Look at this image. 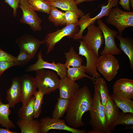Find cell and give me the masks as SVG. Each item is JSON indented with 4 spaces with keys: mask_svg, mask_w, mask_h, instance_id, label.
Wrapping results in <instances>:
<instances>
[{
    "mask_svg": "<svg viewBox=\"0 0 133 133\" xmlns=\"http://www.w3.org/2000/svg\"><path fill=\"white\" fill-rule=\"evenodd\" d=\"M92 98L91 92L86 86L79 88L69 99V104L65 117L68 125L74 128L84 126L83 116L91 108Z\"/></svg>",
    "mask_w": 133,
    "mask_h": 133,
    "instance_id": "obj_1",
    "label": "cell"
},
{
    "mask_svg": "<svg viewBox=\"0 0 133 133\" xmlns=\"http://www.w3.org/2000/svg\"><path fill=\"white\" fill-rule=\"evenodd\" d=\"M89 123L92 130L88 133H111L106 118L104 107L102 104L100 95L95 90L91 108L89 111Z\"/></svg>",
    "mask_w": 133,
    "mask_h": 133,
    "instance_id": "obj_2",
    "label": "cell"
},
{
    "mask_svg": "<svg viewBox=\"0 0 133 133\" xmlns=\"http://www.w3.org/2000/svg\"><path fill=\"white\" fill-rule=\"evenodd\" d=\"M35 71L34 80L36 86L44 95L49 94L58 88L60 79L55 73L44 69Z\"/></svg>",
    "mask_w": 133,
    "mask_h": 133,
    "instance_id": "obj_3",
    "label": "cell"
},
{
    "mask_svg": "<svg viewBox=\"0 0 133 133\" xmlns=\"http://www.w3.org/2000/svg\"><path fill=\"white\" fill-rule=\"evenodd\" d=\"M106 22L115 26L119 34L122 35L126 28L133 26V11H124L118 6L112 8L106 20Z\"/></svg>",
    "mask_w": 133,
    "mask_h": 133,
    "instance_id": "obj_4",
    "label": "cell"
},
{
    "mask_svg": "<svg viewBox=\"0 0 133 133\" xmlns=\"http://www.w3.org/2000/svg\"><path fill=\"white\" fill-rule=\"evenodd\" d=\"M81 22L80 19L76 23L66 26L61 29L47 33L43 40L44 43L47 47V54L53 50L56 44L63 37L67 36L73 38L80 30L79 25Z\"/></svg>",
    "mask_w": 133,
    "mask_h": 133,
    "instance_id": "obj_5",
    "label": "cell"
},
{
    "mask_svg": "<svg viewBox=\"0 0 133 133\" xmlns=\"http://www.w3.org/2000/svg\"><path fill=\"white\" fill-rule=\"evenodd\" d=\"M96 67L106 80L110 81L117 74L119 66L118 61L113 55H101L98 58Z\"/></svg>",
    "mask_w": 133,
    "mask_h": 133,
    "instance_id": "obj_6",
    "label": "cell"
},
{
    "mask_svg": "<svg viewBox=\"0 0 133 133\" xmlns=\"http://www.w3.org/2000/svg\"><path fill=\"white\" fill-rule=\"evenodd\" d=\"M19 3V7L22 12V17L19 20L20 23L29 25L33 31H41L42 20L28 0H20Z\"/></svg>",
    "mask_w": 133,
    "mask_h": 133,
    "instance_id": "obj_7",
    "label": "cell"
},
{
    "mask_svg": "<svg viewBox=\"0 0 133 133\" xmlns=\"http://www.w3.org/2000/svg\"><path fill=\"white\" fill-rule=\"evenodd\" d=\"M97 23L103 33L104 40V47L100 52L101 55L121 54V51L117 46L115 40V37L118 32L109 28L100 19L97 20Z\"/></svg>",
    "mask_w": 133,
    "mask_h": 133,
    "instance_id": "obj_8",
    "label": "cell"
},
{
    "mask_svg": "<svg viewBox=\"0 0 133 133\" xmlns=\"http://www.w3.org/2000/svg\"><path fill=\"white\" fill-rule=\"evenodd\" d=\"M79 42L80 44L79 47V54L84 56L86 59L85 73L92 76L95 81V79H97L100 76L96 67L97 63L99 56L83 40H80Z\"/></svg>",
    "mask_w": 133,
    "mask_h": 133,
    "instance_id": "obj_9",
    "label": "cell"
},
{
    "mask_svg": "<svg viewBox=\"0 0 133 133\" xmlns=\"http://www.w3.org/2000/svg\"><path fill=\"white\" fill-rule=\"evenodd\" d=\"M40 133H47L52 129L63 130L72 133H85L86 129L80 130L68 125L65 120L51 118L48 116L43 117L39 120Z\"/></svg>",
    "mask_w": 133,
    "mask_h": 133,
    "instance_id": "obj_10",
    "label": "cell"
},
{
    "mask_svg": "<svg viewBox=\"0 0 133 133\" xmlns=\"http://www.w3.org/2000/svg\"><path fill=\"white\" fill-rule=\"evenodd\" d=\"M87 28L86 34L83 36L82 40L99 56V50L104 42L103 33L99 27L94 23L91 24Z\"/></svg>",
    "mask_w": 133,
    "mask_h": 133,
    "instance_id": "obj_11",
    "label": "cell"
},
{
    "mask_svg": "<svg viewBox=\"0 0 133 133\" xmlns=\"http://www.w3.org/2000/svg\"><path fill=\"white\" fill-rule=\"evenodd\" d=\"M37 57V61L34 64L28 66L26 69V71H35L40 69H48L55 71L61 79L66 76L67 68L65 64L56 63L53 60L51 63L44 60L42 58L41 50L38 53Z\"/></svg>",
    "mask_w": 133,
    "mask_h": 133,
    "instance_id": "obj_12",
    "label": "cell"
},
{
    "mask_svg": "<svg viewBox=\"0 0 133 133\" xmlns=\"http://www.w3.org/2000/svg\"><path fill=\"white\" fill-rule=\"evenodd\" d=\"M15 43L18 46L20 50L26 52L33 59L39 47L44 43V42L35 38L31 34H24L16 39Z\"/></svg>",
    "mask_w": 133,
    "mask_h": 133,
    "instance_id": "obj_13",
    "label": "cell"
},
{
    "mask_svg": "<svg viewBox=\"0 0 133 133\" xmlns=\"http://www.w3.org/2000/svg\"><path fill=\"white\" fill-rule=\"evenodd\" d=\"M21 100L22 106L26 103L36 93V87L34 78L30 75L24 74L20 77Z\"/></svg>",
    "mask_w": 133,
    "mask_h": 133,
    "instance_id": "obj_14",
    "label": "cell"
},
{
    "mask_svg": "<svg viewBox=\"0 0 133 133\" xmlns=\"http://www.w3.org/2000/svg\"><path fill=\"white\" fill-rule=\"evenodd\" d=\"M115 96L131 99H133V80L122 78L116 81L113 87Z\"/></svg>",
    "mask_w": 133,
    "mask_h": 133,
    "instance_id": "obj_15",
    "label": "cell"
},
{
    "mask_svg": "<svg viewBox=\"0 0 133 133\" xmlns=\"http://www.w3.org/2000/svg\"><path fill=\"white\" fill-rule=\"evenodd\" d=\"M6 100L11 108L15 107L16 104L21 100L20 77H15L12 80L10 87L6 92Z\"/></svg>",
    "mask_w": 133,
    "mask_h": 133,
    "instance_id": "obj_16",
    "label": "cell"
},
{
    "mask_svg": "<svg viewBox=\"0 0 133 133\" xmlns=\"http://www.w3.org/2000/svg\"><path fill=\"white\" fill-rule=\"evenodd\" d=\"M104 109L107 122L109 130L111 132L114 130V125L116 121L120 112L119 108L109 95L108 96Z\"/></svg>",
    "mask_w": 133,
    "mask_h": 133,
    "instance_id": "obj_17",
    "label": "cell"
},
{
    "mask_svg": "<svg viewBox=\"0 0 133 133\" xmlns=\"http://www.w3.org/2000/svg\"><path fill=\"white\" fill-rule=\"evenodd\" d=\"M79 88L78 83L66 76L60 80L58 88L59 91V97L69 99Z\"/></svg>",
    "mask_w": 133,
    "mask_h": 133,
    "instance_id": "obj_18",
    "label": "cell"
},
{
    "mask_svg": "<svg viewBox=\"0 0 133 133\" xmlns=\"http://www.w3.org/2000/svg\"><path fill=\"white\" fill-rule=\"evenodd\" d=\"M17 124L21 133H40V122L37 119L27 120L19 118Z\"/></svg>",
    "mask_w": 133,
    "mask_h": 133,
    "instance_id": "obj_19",
    "label": "cell"
},
{
    "mask_svg": "<svg viewBox=\"0 0 133 133\" xmlns=\"http://www.w3.org/2000/svg\"><path fill=\"white\" fill-rule=\"evenodd\" d=\"M116 37L120 42L119 47L128 57L131 69H133V42L132 38L123 37L122 35L117 34Z\"/></svg>",
    "mask_w": 133,
    "mask_h": 133,
    "instance_id": "obj_20",
    "label": "cell"
},
{
    "mask_svg": "<svg viewBox=\"0 0 133 133\" xmlns=\"http://www.w3.org/2000/svg\"><path fill=\"white\" fill-rule=\"evenodd\" d=\"M10 108L8 103L4 104L2 102L0 94V124L9 129L16 128L15 125L9 117L11 113Z\"/></svg>",
    "mask_w": 133,
    "mask_h": 133,
    "instance_id": "obj_21",
    "label": "cell"
},
{
    "mask_svg": "<svg viewBox=\"0 0 133 133\" xmlns=\"http://www.w3.org/2000/svg\"><path fill=\"white\" fill-rule=\"evenodd\" d=\"M50 3L51 5L62 10L76 12L81 18L84 16L83 11L77 7L75 0H57Z\"/></svg>",
    "mask_w": 133,
    "mask_h": 133,
    "instance_id": "obj_22",
    "label": "cell"
},
{
    "mask_svg": "<svg viewBox=\"0 0 133 133\" xmlns=\"http://www.w3.org/2000/svg\"><path fill=\"white\" fill-rule=\"evenodd\" d=\"M34 96H32L24 106H22L18 112V116L20 118L27 120L33 119L34 116Z\"/></svg>",
    "mask_w": 133,
    "mask_h": 133,
    "instance_id": "obj_23",
    "label": "cell"
},
{
    "mask_svg": "<svg viewBox=\"0 0 133 133\" xmlns=\"http://www.w3.org/2000/svg\"><path fill=\"white\" fill-rule=\"evenodd\" d=\"M85 65H83L79 67L67 68V77L73 81L81 79L84 77H86L92 80L94 83L95 81L92 77H90L85 74Z\"/></svg>",
    "mask_w": 133,
    "mask_h": 133,
    "instance_id": "obj_24",
    "label": "cell"
},
{
    "mask_svg": "<svg viewBox=\"0 0 133 133\" xmlns=\"http://www.w3.org/2000/svg\"><path fill=\"white\" fill-rule=\"evenodd\" d=\"M66 61L65 65L67 68L70 67H78L82 65L83 59L74 50L73 47L70 48L68 52L64 53Z\"/></svg>",
    "mask_w": 133,
    "mask_h": 133,
    "instance_id": "obj_25",
    "label": "cell"
},
{
    "mask_svg": "<svg viewBox=\"0 0 133 133\" xmlns=\"http://www.w3.org/2000/svg\"><path fill=\"white\" fill-rule=\"evenodd\" d=\"M48 19L56 27L65 25L66 20L65 12L57 9L56 7L51 5Z\"/></svg>",
    "mask_w": 133,
    "mask_h": 133,
    "instance_id": "obj_26",
    "label": "cell"
},
{
    "mask_svg": "<svg viewBox=\"0 0 133 133\" xmlns=\"http://www.w3.org/2000/svg\"><path fill=\"white\" fill-rule=\"evenodd\" d=\"M117 106L123 113L133 114V101L131 99L109 94Z\"/></svg>",
    "mask_w": 133,
    "mask_h": 133,
    "instance_id": "obj_27",
    "label": "cell"
},
{
    "mask_svg": "<svg viewBox=\"0 0 133 133\" xmlns=\"http://www.w3.org/2000/svg\"><path fill=\"white\" fill-rule=\"evenodd\" d=\"M94 83L95 90L99 93L101 103L104 107L109 94L106 82L103 78L99 77L96 79Z\"/></svg>",
    "mask_w": 133,
    "mask_h": 133,
    "instance_id": "obj_28",
    "label": "cell"
},
{
    "mask_svg": "<svg viewBox=\"0 0 133 133\" xmlns=\"http://www.w3.org/2000/svg\"><path fill=\"white\" fill-rule=\"evenodd\" d=\"M69 99L59 98L53 111L52 117L56 119L62 118L68 109Z\"/></svg>",
    "mask_w": 133,
    "mask_h": 133,
    "instance_id": "obj_29",
    "label": "cell"
},
{
    "mask_svg": "<svg viewBox=\"0 0 133 133\" xmlns=\"http://www.w3.org/2000/svg\"><path fill=\"white\" fill-rule=\"evenodd\" d=\"M119 0H108V4L102 7L100 12L94 17L91 18L89 21V25L94 23L96 21L105 16L107 17L111 9L117 6Z\"/></svg>",
    "mask_w": 133,
    "mask_h": 133,
    "instance_id": "obj_30",
    "label": "cell"
},
{
    "mask_svg": "<svg viewBox=\"0 0 133 133\" xmlns=\"http://www.w3.org/2000/svg\"><path fill=\"white\" fill-rule=\"evenodd\" d=\"M35 11L49 14L51 7L50 2L46 0H27Z\"/></svg>",
    "mask_w": 133,
    "mask_h": 133,
    "instance_id": "obj_31",
    "label": "cell"
},
{
    "mask_svg": "<svg viewBox=\"0 0 133 133\" xmlns=\"http://www.w3.org/2000/svg\"><path fill=\"white\" fill-rule=\"evenodd\" d=\"M121 125L128 126L133 125V114L131 113H120L114 125L115 129L116 126Z\"/></svg>",
    "mask_w": 133,
    "mask_h": 133,
    "instance_id": "obj_32",
    "label": "cell"
},
{
    "mask_svg": "<svg viewBox=\"0 0 133 133\" xmlns=\"http://www.w3.org/2000/svg\"><path fill=\"white\" fill-rule=\"evenodd\" d=\"M44 95L40 91H37L34 96L35 100L34 104V118H37L41 112L42 105Z\"/></svg>",
    "mask_w": 133,
    "mask_h": 133,
    "instance_id": "obj_33",
    "label": "cell"
},
{
    "mask_svg": "<svg viewBox=\"0 0 133 133\" xmlns=\"http://www.w3.org/2000/svg\"><path fill=\"white\" fill-rule=\"evenodd\" d=\"M33 59L32 56L25 51L20 50L18 55L15 57L14 61L15 66L23 67L27 65Z\"/></svg>",
    "mask_w": 133,
    "mask_h": 133,
    "instance_id": "obj_34",
    "label": "cell"
},
{
    "mask_svg": "<svg viewBox=\"0 0 133 133\" xmlns=\"http://www.w3.org/2000/svg\"><path fill=\"white\" fill-rule=\"evenodd\" d=\"M90 18V16L89 14L84 16L81 18V22L79 25L80 29L79 32L74 35L73 37L74 39H82L83 32L85 29L89 25V21Z\"/></svg>",
    "mask_w": 133,
    "mask_h": 133,
    "instance_id": "obj_35",
    "label": "cell"
},
{
    "mask_svg": "<svg viewBox=\"0 0 133 133\" xmlns=\"http://www.w3.org/2000/svg\"><path fill=\"white\" fill-rule=\"evenodd\" d=\"M65 13L66 26L76 23L78 21V18L80 17L76 12L66 10L65 11Z\"/></svg>",
    "mask_w": 133,
    "mask_h": 133,
    "instance_id": "obj_36",
    "label": "cell"
},
{
    "mask_svg": "<svg viewBox=\"0 0 133 133\" xmlns=\"http://www.w3.org/2000/svg\"><path fill=\"white\" fill-rule=\"evenodd\" d=\"M20 0H5L4 2L8 4L13 9V16L15 17L17 15V10L19 7Z\"/></svg>",
    "mask_w": 133,
    "mask_h": 133,
    "instance_id": "obj_37",
    "label": "cell"
},
{
    "mask_svg": "<svg viewBox=\"0 0 133 133\" xmlns=\"http://www.w3.org/2000/svg\"><path fill=\"white\" fill-rule=\"evenodd\" d=\"M15 66L13 61H0V77L6 70L12 66Z\"/></svg>",
    "mask_w": 133,
    "mask_h": 133,
    "instance_id": "obj_38",
    "label": "cell"
},
{
    "mask_svg": "<svg viewBox=\"0 0 133 133\" xmlns=\"http://www.w3.org/2000/svg\"><path fill=\"white\" fill-rule=\"evenodd\" d=\"M15 57L4 51L0 48V61H8L14 62Z\"/></svg>",
    "mask_w": 133,
    "mask_h": 133,
    "instance_id": "obj_39",
    "label": "cell"
},
{
    "mask_svg": "<svg viewBox=\"0 0 133 133\" xmlns=\"http://www.w3.org/2000/svg\"><path fill=\"white\" fill-rule=\"evenodd\" d=\"M118 4L127 11H131L129 0H119Z\"/></svg>",
    "mask_w": 133,
    "mask_h": 133,
    "instance_id": "obj_40",
    "label": "cell"
},
{
    "mask_svg": "<svg viewBox=\"0 0 133 133\" xmlns=\"http://www.w3.org/2000/svg\"><path fill=\"white\" fill-rule=\"evenodd\" d=\"M18 132L15 131H12L10 129H4L0 127V133H18Z\"/></svg>",
    "mask_w": 133,
    "mask_h": 133,
    "instance_id": "obj_41",
    "label": "cell"
},
{
    "mask_svg": "<svg viewBox=\"0 0 133 133\" xmlns=\"http://www.w3.org/2000/svg\"><path fill=\"white\" fill-rule=\"evenodd\" d=\"M96 0H75V2L76 4L77 5L85 2L92 1Z\"/></svg>",
    "mask_w": 133,
    "mask_h": 133,
    "instance_id": "obj_42",
    "label": "cell"
},
{
    "mask_svg": "<svg viewBox=\"0 0 133 133\" xmlns=\"http://www.w3.org/2000/svg\"><path fill=\"white\" fill-rule=\"evenodd\" d=\"M130 4H131V6L133 8V0H129Z\"/></svg>",
    "mask_w": 133,
    "mask_h": 133,
    "instance_id": "obj_43",
    "label": "cell"
},
{
    "mask_svg": "<svg viewBox=\"0 0 133 133\" xmlns=\"http://www.w3.org/2000/svg\"><path fill=\"white\" fill-rule=\"evenodd\" d=\"M50 2H53L57 0H46Z\"/></svg>",
    "mask_w": 133,
    "mask_h": 133,
    "instance_id": "obj_44",
    "label": "cell"
},
{
    "mask_svg": "<svg viewBox=\"0 0 133 133\" xmlns=\"http://www.w3.org/2000/svg\"></svg>",
    "mask_w": 133,
    "mask_h": 133,
    "instance_id": "obj_45",
    "label": "cell"
}]
</instances>
